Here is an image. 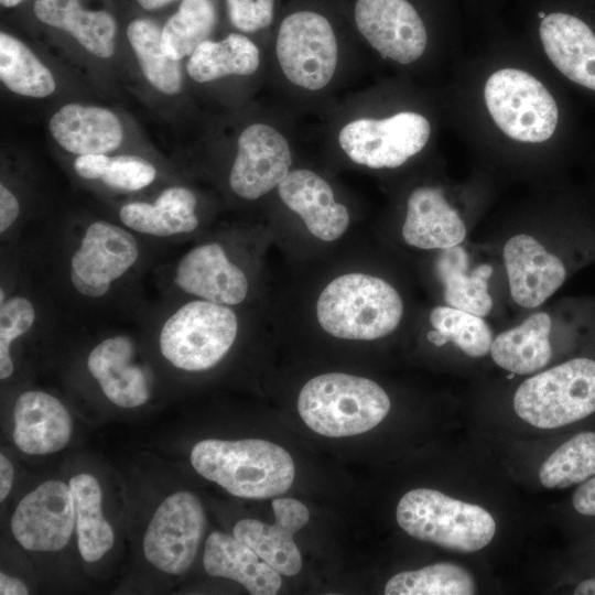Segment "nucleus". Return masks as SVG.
Listing matches in <instances>:
<instances>
[{
  "label": "nucleus",
  "mask_w": 595,
  "mask_h": 595,
  "mask_svg": "<svg viewBox=\"0 0 595 595\" xmlns=\"http://www.w3.org/2000/svg\"><path fill=\"white\" fill-rule=\"evenodd\" d=\"M60 245L58 282L83 306L110 302L145 266L144 238L107 219H93L75 232L63 234Z\"/></svg>",
  "instance_id": "obj_1"
},
{
  "label": "nucleus",
  "mask_w": 595,
  "mask_h": 595,
  "mask_svg": "<svg viewBox=\"0 0 595 595\" xmlns=\"http://www.w3.org/2000/svg\"><path fill=\"white\" fill-rule=\"evenodd\" d=\"M193 468L229 494L264 499L285 493L295 467L283 447L264 440L199 441L191 452Z\"/></svg>",
  "instance_id": "obj_2"
},
{
  "label": "nucleus",
  "mask_w": 595,
  "mask_h": 595,
  "mask_svg": "<svg viewBox=\"0 0 595 595\" xmlns=\"http://www.w3.org/2000/svg\"><path fill=\"white\" fill-rule=\"evenodd\" d=\"M158 349L172 367L197 372L214 368L234 346L239 321L231 306L188 298L172 302L151 324Z\"/></svg>",
  "instance_id": "obj_3"
},
{
  "label": "nucleus",
  "mask_w": 595,
  "mask_h": 595,
  "mask_svg": "<svg viewBox=\"0 0 595 595\" xmlns=\"http://www.w3.org/2000/svg\"><path fill=\"white\" fill-rule=\"evenodd\" d=\"M315 310L327 334L340 339L374 340L397 329L403 302L383 279L350 272L333 279L322 290Z\"/></svg>",
  "instance_id": "obj_4"
},
{
  "label": "nucleus",
  "mask_w": 595,
  "mask_h": 595,
  "mask_svg": "<svg viewBox=\"0 0 595 595\" xmlns=\"http://www.w3.org/2000/svg\"><path fill=\"white\" fill-rule=\"evenodd\" d=\"M390 399L374 380L342 372L310 379L301 389L298 411L314 432L344 437L374 429L388 414Z\"/></svg>",
  "instance_id": "obj_5"
},
{
  "label": "nucleus",
  "mask_w": 595,
  "mask_h": 595,
  "mask_svg": "<svg viewBox=\"0 0 595 595\" xmlns=\"http://www.w3.org/2000/svg\"><path fill=\"white\" fill-rule=\"evenodd\" d=\"M396 518L409 536L464 553L488 545L496 532L493 516L483 507L429 488L404 494Z\"/></svg>",
  "instance_id": "obj_6"
},
{
  "label": "nucleus",
  "mask_w": 595,
  "mask_h": 595,
  "mask_svg": "<svg viewBox=\"0 0 595 595\" xmlns=\"http://www.w3.org/2000/svg\"><path fill=\"white\" fill-rule=\"evenodd\" d=\"M519 418L539 429H558L595 414V359L575 357L524 380L516 390Z\"/></svg>",
  "instance_id": "obj_7"
},
{
  "label": "nucleus",
  "mask_w": 595,
  "mask_h": 595,
  "mask_svg": "<svg viewBox=\"0 0 595 595\" xmlns=\"http://www.w3.org/2000/svg\"><path fill=\"white\" fill-rule=\"evenodd\" d=\"M484 96L493 120L511 139L538 143L554 133L559 119L555 100L531 74L499 69L487 79Z\"/></svg>",
  "instance_id": "obj_8"
},
{
  "label": "nucleus",
  "mask_w": 595,
  "mask_h": 595,
  "mask_svg": "<svg viewBox=\"0 0 595 595\" xmlns=\"http://www.w3.org/2000/svg\"><path fill=\"white\" fill-rule=\"evenodd\" d=\"M275 53L284 76L309 90L322 89L331 82L338 60L332 25L313 11L294 12L282 21Z\"/></svg>",
  "instance_id": "obj_9"
},
{
  "label": "nucleus",
  "mask_w": 595,
  "mask_h": 595,
  "mask_svg": "<svg viewBox=\"0 0 595 595\" xmlns=\"http://www.w3.org/2000/svg\"><path fill=\"white\" fill-rule=\"evenodd\" d=\"M431 126L425 117L402 111L385 119L361 118L338 134L343 151L355 163L371 169H394L426 144Z\"/></svg>",
  "instance_id": "obj_10"
},
{
  "label": "nucleus",
  "mask_w": 595,
  "mask_h": 595,
  "mask_svg": "<svg viewBox=\"0 0 595 595\" xmlns=\"http://www.w3.org/2000/svg\"><path fill=\"white\" fill-rule=\"evenodd\" d=\"M164 289L187 298L237 306L249 293L245 270L218 241L198 244L184 252L162 271Z\"/></svg>",
  "instance_id": "obj_11"
},
{
  "label": "nucleus",
  "mask_w": 595,
  "mask_h": 595,
  "mask_svg": "<svg viewBox=\"0 0 595 595\" xmlns=\"http://www.w3.org/2000/svg\"><path fill=\"white\" fill-rule=\"evenodd\" d=\"M206 527L199 499L191 491L167 496L143 537L145 559L158 570L181 575L192 565Z\"/></svg>",
  "instance_id": "obj_12"
},
{
  "label": "nucleus",
  "mask_w": 595,
  "mask_h": 595,
  "mask_svg": "<svg viewBox=\"0 0 595 595\" xmlns=\"http://www.w3.org/2000/svg\"><path fill=\"white\" fill-rule=\"evenodd\" d=\"M76 526L74 497L68 484L46 480L17 506L11 531L26 550L55 552L64 549Z\"/></svg>",
  "instance_id": "obj_13"
},
{
  "label": "nucleus",
  "mask_w": 595,
  "mask_h": 595,
  "mask_svg": "<svg viewBox=\"0 0 595 595\" xmlns=\"http://www.w3.org/2000/svg\"><path fill=\"white\" fill-rule=\"evenodd\" d=\"M291 164L286 139L269 125L252 123L238 138L228 177L230 190L242 199H257L279 186Z\"/></svg>",
  "instance_id": "obj_14"
},
{
  "label": "nucleus",
  "mask_w": 595,
  "mask_h": 595,
  "mask_svg": "<svg viewBox=\"0 0 595 595\" xmlns=\"http://www.w3.org/2000/svg\"><path fill=\"white\" fill-rule=\"evenodd\" d=\"M355 22L361 35L385 58L410 64L425 51V25L407 0H357Z\"/></svg>",
  "instance_id": "obj_15"
},
{
  "label": "nucleus",
  "mask_w": 595,
  "mask_h": 595,
  "mask_svg": "<svg viewBox=\"0 0 595 595\" xmlns=\"http://www.w3.org/2000/svg\"><path fill=\"white\" fill-rule=\"evenodd\" d=\"M137 342L127 333L102 337L89 350L86 367L104 396L125 409L145 404L152 392V375L139 361Z\"/></svg>",
  "instance_id": "obj_16"
},
{
  "label": "nucleus",
  "mask_w": 595,
  "mask_h": 595,
  "mask_svg": "<svg viewBox=\"0 0 595 595\" xmlns=\"http://www.w3.org/2000/svg\"><path fill=\"white\" fill-rule=\"evenodd\" d=\"M272 509L273 524L244 519L235 524L232 536L280 574L292 576L302 567V556L293 534L309 522L310 512L303 502L293 498L274 499Z\"/></svg>",
  "instance_id": "obj_17"
},
{
  "label": "nucleus",
  "mask_w": 595,
  "mask_h": 595,
  "mask_svg": "<svg viewBox=\"0 0 595 595\" xmlns=\"http://www.w3.org/2000/svg\"><path fill=\"white\" fill-rule=\"evenodd\" d=\"M512 300L523 307H537L565 281L563 261L530 235L519 234L502 251Z\"/></svg>",
  "instance_id": "obj_18"
},
{
  "label": "nucleus",
  "mask_w": 595,
  "mask_h": 595,
  "mask_svg": "<svg viewBox=\"0 0 595 595\" xmlns=\"http://www.w3.org/2000/svg\"><path fill=\"white\" fill-rule=\"evenodd\" d=\"M118 223L144 239L173 241L191 236L201 224L197 197L192 190L173 185L152 202L123 204L118 210Z\"/></svg>",
  "instance_id": "obj_19"
},
{
  "label": "nucleus",
  "mask_w": 595,
  "mask_h": 595,
  "mask_svg": "<svg viewBox=\"0 0 595 595\" xmlns=\"http://www.w3.org/2000/svg\"><path fill=\"white\" fill-rule=\"evenodd\" d=\"M278 193L284 205L298 214L320 240L334 241L347 230V207L335 201L332 187L317 173L306 169L290 171L279 184Z\"/></svg>",
  "instance_id": "obj_20"
},
{
  "label": "nucleus",
  "mask_w": 595,
  "mask_h": 595,
  "mask_svg": "<svg viewBox=\"0 0 595 595\" xmlns=\"http://www.w3.org/2000/svg\"><path fill=\"white\" fill-rule=\"evenodd\" d=\"M13 421L15 445L31 455L61 451L68 444L73 430L72 418L65 405L42 390H26L17 398Z\"/></svg>",
  "instance_id": "obj_21"
},
{
  "label": "nucleus",
  "mask_w": 595,
  "mask_h": 595,
  "mask_svg": "<svg viewBox=\"0 0 595 595\" xmlns=\"http://www.w3.org/2000/svg\"><path fill=\"white\" fill-rule=\"evenodd\" d=\"M540 39L550 61L570 80L595 90V33L581 19L553 12L542 20Z\"/></svg>",
  "instance_id": "obj_22"
},
{
  "label": "nucleus",
  "mask_w": 595,
  "mask_h": 595,
  "mask_svg": "<svg viewBox=\"0 0 595 595\" xmlns=\"http://www.w3.org/2000/svg\"><path fill=\"white\" fill-rule=\"evenodd\" d=\"M465 236L464 221L441 188L421 186L411 192L402 226V237L408 245L443 250L458 246Z\"/></svg>",
  "instance_id": "obj_23"
},
{
  "label": "nucleus",
  "mask_w": 595,
  "mask_h": 595,
  "mask_svg": "<svg viewBox=\"0 0 595 595\" xmlns=\"http://www.w3.org/2000/svg\"><path fill=\"white\" fill-rule=\"evenodd\" d=\"M50 132L67 152L78 155L107 154L122 142L119 118L109 109L66 104L50 119Z\"/></svg>",
  "instance_id": "obj_24"
},
{
  "label": "nucleus",
  "mask_w": 595,
  "mask_h": 595,
  "mask_svg": "<svg viewBox=\"0 0 595 595\" xmlns=\"http://www.w3.org/2000/svg\"><path fill=\"white\" fill-rule=\"evenodd\" d=\"M203 564L208 575L238 582L252 595H274L281 588L280 573L234 536L212 532Z\"/></svg>",
  "instance_id": "obj_25"
},
{
  "label": "nucleus",
  "mask_w": 595,
  "mask_h": 595,
  "mask_svg": "<svg viewBox=\"0 0 595 595\" xmlns=\"http://www.w3.org/2000/svg\"><path fill=\"white\" fill-rule=\"evenodd\" d=\"M33 11L43 23L68 32L91 54H113L116 22L106 11L83 9L80 0H35Z\"/></svg>",
  "instance_id": "obj_26"
},
{
  "label": "nucleus",
  "mask_w": 595,
  "mask_h": 595,
  "mask_svg": "<svg viewBox=\"0 0 595 595\" xmlns=\"http://www.w3.org/2000/svg\"><path fill=\"white\" fill-rule=\"evenodd\" d=\"M552 320L545 312L530 315L520 325L500 333L490 347L494 361L517 375L533 374L552 358Z\"/></svg>",
  "instance_id": "obj_27"
},
{
  "label": "nucleus",
  "mask_w": 595,
  "mask_h": 595,
  "mask_svg": "<svg viewBox=\"0 0 595 595\" xmlns=\"http://www.w3.org/2000/svg\"><path fill=\"white\" fill-rule=\"evenodd\" d=\"M467 255L455 246L443 249L436 261V271L444 284V300L448 306L485 316L493 307L487 279L493 269L482 264L470 274L467 270Z\"/></svg>",
  "instance_id": "obj_28"
},
{
  "label": "nucleus",
  "mask_w": 595,
  "mask_h": 595,
  "mask_svg": "<svg viewBox=\"0 0 595 595\" xmlns=\"http://www.w3.org/2000/svg\"><path fill=\"white\" fill-rule=\"evenodd\" d=\"M260 64L259 50L247 36L230 33L221 41L206 40L190 55L187 73L197 83L228 75H251Z\"/></svg>",
  "instance_id": "obj_29"
},
{
  "label": "nucleus",
  "mask_w": 595,
  "mask_h": 595,
  "mask_svg": "<svg viewBox=\"0 0 595 595\" xmlns=\"http://www.w3.org/2000/svg\"><path fill=\"white\" fill-rule=\"evenodd\" d=\"M75 506L76 533L84 561L96 562L111 548L115 536L102 515V494L98 480L90 474L73 476L68 483Z\"/></svg>",
  "instance_id": "obj_30"
},
{
  "label": "nucleus",
  "mask_w": 595,
  "mask_h": 595,
  "mask_svg": "<svg viewBox=\"0 0 595 595\" xmlns=\"http://www.w3.org/2000/svg\"><path fill=\"white\" fill-rule=\"evenodd\" d=\"M77 176L100 182L117 192H139L151 185L158 175L155 166L139 155H78L73 162Z\"/></svg>",
  "instance_id": "obj_31"
},
{
  "label": "nucleus",
  "mask_w": 595,
  "mask_h": 595,
  "mask_svg": "<svg viewBox=\"0 0 595 595\" xmlns=\"http://www.w3.org/2000/svg\"><path fill=\"white\" fill-rule=\"evenodd\" d=\"M0 78L13 93L44 98L56 87L50 69L17 37L0 33Z\"/></svg>",
  "instance_id": "obj_32"
},
{
  "label": "nucleus",
  "mask_w": 595,
  "mask_h": 595,
  "mask_svg": "<svg viewBox=\"0 0 595 595\" xmlns=\"http://www.w3.org/2000/svg\"><path fill=\"white\" fill-rule=\"evenodd\" d=\"M127 37L148 82L161 93L175 95L182 88L178 61L169 57L162 47V30L148 19L133 20Z\"/></svg>",
  "instance_id": "obj_33"
},
{
  "label": "nucleus",
  "mask_w": 595,
  "mask_h": 595,
  "mask_svg": "<svg viewBox=\"0 0 595 595\" xmlns=\"http://www.w3.org/2000/svg\"><path fill=\"white\" fill-rule=\"evenodd\" d=\"M4 283V282H1ZM36 298L25 290L14 291L8 283L0 290V379L14 372L13 345L32 333L42 322Z\"/></svg>",
  "instance_id": "obj_34"
},
{
  "label": "nucleus",
  "mask_w": 595,
  "mask_h": 595,
  "mask_svg": "<svg viewBox=\"0 0 595 595\" xmlns=\"http://www.w3.org/2000/svg\"><path fill=\"white\" fill-rule=\"evenodd\" d=\"M595 475V431H580L559 445L539 470L545 488H567Z\"/></svg>",
  "instance_id": "obj_35"
},
{
  "label": "nucleus",
  "mask_w": 595,
  "mask_h": 595,
  "mask_svg": "<svg viewBox=\"0 0 595 595\" xmlns=\"http://www.w3.org/2000/svg\"><path fill=\"white\" fill-rule=\"evenodd\" d=\"M434 331L428 338L435 346L453 342L469 357H483L490 351L493 332L483 316L452 306H436L430 313Z\"/></svg>",
  "instance_id": "obj_36"
},
{
  "label": "nucleus",
  "mask_w": 595,
  "mask_h": 595,
  "mask_svg": "<svg viewBox=\"0 0 595 595\" xmlns=\"http://www.w3.org/2000/svg\"><path fill=\"white\" fill-rule=\"evenodd\" d=\"M476 593L472 574L454 563H435L393 575L386 595H472Z\"/></svg>",
  "instance_id": "obj_37"
},
{
  "label": "nucleus",
  "mask_w": 595,
  "mask_h": 595,
  "mask_svg": "<svg viewBox=\"0 0 595 595\" xmlns=\"http://www.w3.org/2000/svg\"><path fill=\"white\" fill-rule=\"evenodd\" d=\"M216 23L212 0H183L162 30V47L172 60L191 55L207 40Z\"/></svg>",
  "instance_id": "obj_38"
},
{
  "label": "nucleus",
  "mask_w": 595,
  "mask_h": 595,
  "mask_svg": "<svg viewBox=\"0 0 595 595\" xmlns=\"http://www.w3.org/2000/svg\"><path fill=\"white\" fill-rule=\"evenodd\" d=\"M226 1L230 21L240 31L256 32L272 22L274 0Z\"/></svg>",
  "instance_id": "obj_39"
},
{
  "label": "nucleus",
  "mask_w": 595,
  "mask_h": 595,
  "mask_svg": "<svg viewBox=\"0 0 595 595\" xmlns=\"http://www.w3.org/2000/svg\"><path fill=\"white\" fill-rule=\"evenodd\" d=\"M571 505L578 516L595 519V475L576 487Z\"/></svg>",
  "instance_id": "obj_40"
},
{
  "label": "nucleus",
  "mask_w": 595,
  "mask_h": 595,
  "mask_svg": "<svg viewBox=\"0 0 595 595\" xmlns=\"http://www.w3.org/2000/svg\"><path fill=\"white\" fill-rule=\"evenodd\" d=\"M14 477L13 465L2 453L0 455V500L3 501L12 488Z\"/></svg>",
  "instance_id": "obj_41"
},
{
  "label": "nucleus",
  "mask_w": 595,
  "mask_h": 595,
  "mask_svg": "<svg viewBox=\"0 0 595 595\" xmlns=\"http://www.w3.org/2000/svg\"><path fill=\"white\" fill-rule=\"evenodd\" d=\"M1 595H26L29 589L23 582L3 572L0 573Z\"/></svg>",
  "instance_id": "obj_42"
},
{
  "label": "nucleus",
  "mask_w": 595,
  "mask_h": 595,
  "mask_svg": "<svg viewBox=\"0 0 595 595\" xmlns=\"http://www.w3.org/2000/svg\"><path fill=\"white\" fill-rule=\"evenodd\" d=\"M574 595H595V575L581 578L573 588Z\"/></svg>",
  "instance_id": "obj_43"
},
{
  "label": "nucleus",
  "mask_w": 595,
  "mask_h": 595,
  "mask_svg": "<svg viewBox=\"0 0 595 595\" xmlns=\"http://www.w3.org/2000/svg\"><path fill=\"white\" fill-rule=\"evenodd\" d=\"M142 8L147 10H154L166 6L174 0H136Z\"/></svg>",
  "instance_id": "obj_44"
},
{
  "label": "nucleus",
  "mask_w": 595,
  "mask_h": 595,
  "mask_svg": "<svg viewBox=\"0 0 595 595\" xmlns=\"http://www.w3.org/2000/svg\"><path fill=\"white\" fill-rule=\"evenodd\" d=\"M22 0H0L1 4L4 6V7H14L17 4H19Z\"/></svg>",
  "instance_id": "obj_45"
},
{
  "label": "nucleus",
  "mask_w": 595,
  "mask_h": 595,
  "mask_svg": "<svg viewBox=\"0 0 595 595\" xmlns=\"http://www.w3.org/2000/svg\"><path fill=\"white\" fill-rule=\"evenodd\" d=\"M538 17L543 20L545 18V13L543 11H540L538 13Z\"/></svg>",
  "instance_id": "obj_46"
}]
</instances>
